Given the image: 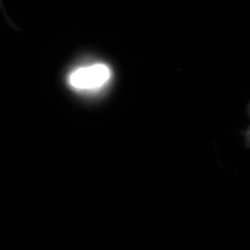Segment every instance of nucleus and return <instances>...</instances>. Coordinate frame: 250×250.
<instances>
[{
    "instance_id": "nucleus-1",
    "label": "nucleus",
    "mask_w": 250,
    "mask_h": 250,
    "mask_svg": "<svg viewBox=\"0 0 250 250\" xmlns=\"http://www.w3.org/2000/svg\"><path fill=\"white\" fill-rule=\"evenodd\" d=\"M111 78V70L104 64L97 63L82 67L72 72L68 82L72 88L94 90L102 88Z\"/></svg>"
}]
</instances>
